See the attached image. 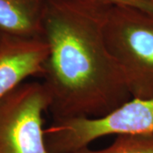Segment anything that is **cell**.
<instances>
[{
	"label": "cell",
	"instance_id": "obj_3",
	"mask_svg": "<svg viewBox=\"0 0 153 153\" xmlns=\"http://www.w3.org/2000/svg\"><path fill=\"white\" fill-rule=\"evenodd\" d=\"M153 134V98L131 99L101 117L53 121L44 128L49 153H75L107 135Z\"/></svg>",
	"mask_w": 153,
	"mask_h": 153
},
{
	"label": "cell",
	"instance_id": "obj_7",
	"mask_svg": "<svg viewBox=\"0 0 153 153\" xmlns=\"http://www.w3.org/2000/svg\"><path fill=\"white\" fill-rule=\"evenodd\" d=\"M116 136L107 147L100 150L85 147L75 153H153V134H124Z\"/></svg>",
	"mask_w": 153,
	"mask_h": 153
},
{
	"label": "cell",
	"instance_id": "obj_6",
	"mask_svg": "<svg viewBox=\"0 0 153 153\" xmlns=\"http://www.w3.org/2000/svg\"><path fill=\"white\" fill-rule=\"evenodd\" d=\"M44 0H0V32L43 38Z\"/></svg>",
	"mask_w": 153,
	"mask_h": 153
},
{
	"label": "cell",
	"instance_id": "obj_8",
	"mask_svg": "<svg viewBox=\"0 0 153 153\" xmlns=\"http://www.w3.org/2000/svg\"><path fill=\"white\" fill-rule=\"evenodd\" d=\"M112 4H125L153 12V4L150 0H105Z\"/></svg>",
	"mask_w": 153,
	"mask_h": 153
},
{
	"label": "cell",
	"instance_id": "obj_4",
	"mask_svg": "<svg viewBox=\"0 0 153 153\" xmlns=\"http://www.w3.org/2000/svg\"><path fill=\"white\" fill-rule=\"evenodd\" d=\"M49 100L42 82H23L0 100V153H49L44 113Z\"/></svg>",
	"mask_w": 153,
	"mask_h": 153
},
{
	"label": "cell",
	"instance_id": "obj_5",
	"mask_svg": "<svg viewBox=\"0 0 153 153\" xmlns=\"http://www.w3.org/2000/svg\"><path fill=\"white\" fill-rule=\"evenodd\" d=\"M48 52L44 38L0 32V100L29 76H41Z\"/></svg>",
	"mask_w": 153,
	"mask_h": 153
},
{
	"label": "cell",
	"instance_id": "obj_1",
	"mask_svg": "<svg viewBox=\"0 0 153 153\" xmlns=\"http://www.w3.org/2000/svg\"><path fill=\"white\" fill-rule=\"evenodd\" d=\"M105 0H44L41 76L53 121L101 117L131 100L105 44Z\"/></svg>",
	"mask_w": 153,
	"mask_h": 153
},
{
	"label": "cell",
	"instance_id": "obj_2",
	"mask_svg": "<svg viewBox=\"0 0 153 153\" xmlns=\"http://www.w3.org/2000/svg\"><path fill=\"white\" fill-rule=\"evenodd\" d=\"M104 36L132 99L153 98V12L111 4Z\"/></svg>",
	"mask_w": 153,
	"mask_h": 153
},
{
	"label": "cell",
	"instance_id": "obj_9",
	"mask_svg": "<svg viewBox=\"0 0 153 153\" xmlns=\"http://www.w3.org/2000/svg\"><path fill=\"white\" fill-rule=\"evenodd\" d=\"M150 2H151V3L153 4V0H150Z\"/></svg>",
	"mask_w": 153,
	"mask_h": 153
}]
</instances>
